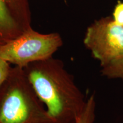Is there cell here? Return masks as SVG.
<instances>
[{
    "mask_svg": "<svg viewBox=\"0 0 123 123\" xmlns=\"http://www.w3.org/2000/svg\"><path fill=\"white\" fill-rule=\"evenodd\" d=\"M112 18L116 24L123 26V2L117 1L115 6Z\"/></svg>",
    "mask_w": 123,
    "mask_h": 123,
    "instance_id": "obj_8",
    "label": "cell"
},
{
    "mask_svg": "<svg viewBox=\"0 0 123 123\" xmlns=\"http://www.w3.org/2000/svg\"><path fill=\"white\" fill-rule=\"evenodd\" d=\"M96 100L93 94L87 100L83 110L77 119L75 123H93L96 117Z\"/></svg>",
    "mask_w": 123,
    "mask_h": 123,
    "instance_id": "obj_6",
    "label": "cell"
},
{
    "mask_svg": "<svg viewBox=\"0 0 123 123\" xmlns=\"http://www.w3.org/2000/svg\"><path fill=\"white\" fill-rule=\"evenodd\" d=\"M29 0H0V47L31 27Z\"/></svg>",
    "mask_w": 123,
    "mask_h": 123,
    "instance_id": "obj_5",
    "label": "cell"
},
{
    "mask_svg": "<svg viewBox=\"0 0 123 123\" xmlns=\"http://www.w3.org/2000/svg\"><path fill=\"white\" fill-rule=\"evenodd\" d=\"M38 98L53 123H75L87 100L61 60L53 57L24 68Z\"/></svg>",
    "mask_w": 123,
    "mask_h": 123,
    "instance_id": "obj_1",
    "label": "cell"
},
{
    "mask_svg": "<svg viewBox=\"0 0 123 123\" xmlns=\"http://www.w3.org/2000/svg\"><path fill=\"white\" fill-rule=\"evenodd\" d=\"M101 73L108 79H119L123 81V57L101 67Z\"/></svg>",
    "mask_w": 123,
    "mask_h": 123,
    "instance_id": "obj_7",
    "label": "cell"
},
{
    "mask_svg": "<svg viewBox=\"0 0 123 123\" xmlns=\"http://www.w3.org/2000/svg\"><path fill=\"white\" fill-rule=\"evenodd\" d=\"M7 62L0 58V87L8 75L12 66Z\"/></svg>",
    "mask_w": 123,
    "mask_h": 123,
    "instance_id": "obj_9",
    "label": "cell"
},
{
    "mask_svg": "<svg viewBox=\"0 0 123 123\" xmlns=\"http://www.w3.org/2000/svg\"><path fill=\"white\" fill-rule=\"evenodd\" d=\"M0 123H53L21 67L12 66L0 87Z\"/></svg>",
    "mask_w": 123,
    "mask_h": 123,
    "instance_id": "obj_2",
    "label": "cell"
},
{
    "mask_svg": "<svg viewBox=\"0 0 123 123\" xmlns=\"http://www.w3.org/2000/svg\"><path fill=\"white\" fill-rule=\"evenodd\" d=\"M63 42L58 33L42 34L31 27L0 47V58L13 66L29 64L53 57Z\"/></svg>",
    "mask_w": 123,
    "mask_h": 123,
    "instance_id": "obj_3",
    "label": "cell"
},
{
    "mask_svg": "<svg viewBox=\"0 0 123 123\" xmlns=\"http://www.w3.org/2000/svg\"><path fill=\"white\" fill-rule=\"evenodd\" d=\"M83 43L103 67L123 57V26L110 16L95 20L87 27Z\"/></svg>",
    "mask_w": 123,
    "mask_h": 123,
    "instance_id": "obj_4",
    "label": "cell"
}]
</instances>
